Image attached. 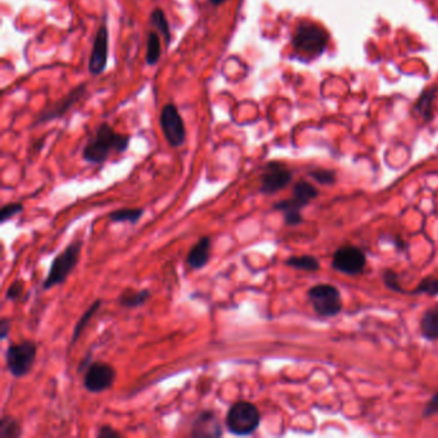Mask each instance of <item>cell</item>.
I'll use <instances>...</instances> for the list:
<instances>
[{
	"instance_id": "ffe728a7",
	"label": "cell",
	"mask_w": 438,
	"mask_h": 438,
	"mask_svg": "<svg viewBox=\"0 0 438 438\" xmlns=\"http://www.w3.org/2000/svg\"><path fill=\"white\" fill-rule=\"evenodd\" d=\"M285 265L289 268L297 269L302 271H308V273H315L320 269V262L317 261V257L310 256V255H303V256H292L288 260L285 261Z\"/></svg>"
},
{
	"instance_id": "8fae6325",
	"label": "cell",
	"mask_w": 438,
	"mask_h": 438,
	"mask_svg": "<svg viewBox=\"0 0 438 438\" xmlns=\"http://www.w3.org/2000/svg\"><path fill=\"white\" fill-rule=\"evenodd\" d=\"M107 62H108V29L105 18L93 40V48L89 58V73L94 76L105 73Z\"/></svg>"
},
{
	"instance_id": "52a82bcc",
	"label": "cell",
	"mask_w": 438,
	"mask_h": 438,
	"mask_svg": "<svg viewBox=\"0 0 438 438\" xmlns=\"http://www.w3.org/2000/svg\"><path fill=\"white\" fill-rule=\"evenodd\" d=\"M332 266L345 275H360L365 270V253L355 246H342L333 255Z\"/></svg>"
},
{
	"instance_id": "7a4b0ae2",
	"label": "cell",
	"mask_w": 438,
	"mask_h": 438,
	"mask_svg": "<svg viewBox=\"0 0 438 438\" xmlns=\"http://www.w3.org/2000/svg\"><path fill=\"white\" fill-rule=\"evenodd\" d=\"M328 40V33L320 26L312 22H301L293 35L292 44L297 54L311 59L323 54Z\"/></svg>"
},
{
	"instance_id": "f546056e",
	"label": "cell",
	"mask_w": 438,
	"mask_h": 438,
	"mask_svg": "<svg viewBox=\"0 0 438 438\" xmlns=\"http://www.w3.org/2000/svg\"><path fill=\"white\" fill-rule=\"evenodd\" d=\"M24 283L22 280H15L12 285H9L7 292H6V299L12 302H17L21 300V297L24 296Z\"/></svg>"
},
{
	"instance_id": "3957f363",
	"label": "cell",
	"mask_w": 438,
	"mask_h": 438,
	"mask_svg": "<svg viewBox=\"0 0 438 438\" xmlns=\"http://www.w3.org/2000/svg\"><path fill=\"white\" fill-rule=\"evenodd\" d=\"M261 415L256 405L238 401L230 406L225 418L227 430L236 436H250L260 427Z\"/></svg>"
},
{
	"instance_id": "cb8c5ba5",
	"label": "cell",
	"mask_w": 438,
	"mask_h": 438,
	"mask_svg": "<svg viewBox=\"0 0 438 438\" xmlns=\"http://www.w3.org/2000/svg\"><path fill=\"white\" fill-rule=\"evenodd\" d=\"M160 58H161V40L158 33L156 30H152L146 38V62L149 66H153L160 61Z\"/></svg>"
},
{
	"instance_id": "e575fe53",
	"label": "cell",
	"mask_w": 438,
	"mask_h": 438,
	"mask_svg": "<svg viewBox=\"0 0 438 438\" xmlns=\"http://www.w3.org/2000/svg\"><path fill=\"white\" fill-rule=\"evenodd\" d=\"M227 0H210V3H211L212 6H221V4H224Z\"/></svg>"
},
{
	"instance_id": "7402d4cb",
	"label": "cell",
	"mask_w": 438,
	"mask_h": 438,
	"mask_svg": "<svg viewBox=\"0 0 438 438\" xmlns=\"http://www.w3.org/2000/svg\"><path fill=\"white\" fill-rule=\"evenodd\" d=\"M151 24L153 26L154 30H156L157 33H160L163 35L166 45L169 47L171 43L170 26H169L167 18H166V15H165V12H163V9H153V12L151 13Z\"/></svg>"
},
{
	"instance_id": "277c9868",
	"label": "cell",
	"mask_w": 438,
	"mask_h": 438,
	"mask_svg": "<svg viewBox=\"0 0 438 438\" xmlns=\"http://www.w3.org/2000/svg\"><path fill=\"white\" fill-rule=\"evenodd\" d=\"M82 248V241H77L68 244L63 251L54 257L49 269L48 276L43 283V288L45 291L65 283L66 279L73 273V269L76 268L77 262L80 260Z\"/></svg>"
},
{
	"instance_id": "5bb4252c",
	"label": "cell",
	"mask_w": 438,
	"mask_h": 438,
	"mask_svg": "<svg viewBox=\"0 0 438 438\" xmlns=\"http://www.w3.org/2000/svg\"><path fill=\"white\" fill-rule=\"evenodd\" d=\"M210 257H211V239L210 236H202L188 253L187 264L189 268L201 270L209 264Z\"/></svg>"
},
{
	"instance_id": "6da1fadb",
	"label": "cell",
	"mask_w": 438,
	"mask_h": 438,
	"mask_svg": "<svg viewBox=\"0 0 438 438\" xmlns=\"http://www.w3.org/2000/svg\"><path fill=\"white\" fill-rule=\"evenodd\" d=\"M130 144V137L114 130L108 123H102L96 135L90 139L82 149V158L86 163L100 165L106 163L112 152L123 153Z\"/></svg>"
},
{
	"instance_id": "8992f818",
	"label": "cell",
	"mask_w": 438,
	"mask_h": 438,
	"mask_svg": "<svg viewBox=\"0 0 438 438\" xmlns=\"http://www.w3.org/2000/svg\"><path fill=\"white\" fill-rule=\"evenodd\" d=\"M308 297L319 317H335L341 312L343 308L341 293L334 285H314L308 289Z\"/></svg>"
},
{
	"instance_id": "e0dca14e",
	"label": "cell",
	"mask_w": 438,
	"mask_h": 438,
	"mask_svg": "<svg viewBox=\"0 0 438 438\" xmlns=\"http://www.w3.org/2000/svg\"><path fill=\"white\" fill-rule=\"evenodd\" d=\"M151 292L148 289L142 291H125L119 297V305L123 308H137L144 306L151 300Z\"/></svg>"
},
{
	"instance_id": "30bf717a",
	"label": "cell",
	"mask_w": 438,
	"mask_h": 438,
	"mask_svg": "<svg viewBox=\"0 0 438 438\" xmlns=\"http://www.w3.org/2000/svg\"><path fill=\"white\" fill-rule=\"evenodd\" d=\"M292 171L285 163H269L261 176L260 192L262 195H275L292 181Z\"/></svg>"
},
{
	"instance_id": "f1b7e54d",
	"label": "cell",
	"mask_w": 438,
	"mask_h": 438,
	"mask_svg": "<svg viewBox=\"0 0 438 438\" xmlns=\"http://www.w3.org/2000/svg\"><path fill=\"white\" fill-rule=\"evenodd\" d=\"M311 178L315 179L317 183L324 184V186H332L335 183V172L333 170H325V169H317V170L310 172Z\"/></svg>"
},
{
	"instance_id": "4dcf8cb0",
	"label": "cell",
	"mask_w": 438,
	"mask_h": 438,
	"mask_svg": "<svg viewBox=\"0 0 438 438\" xmlns=\"http://www.w3.org/2000/svg\"><path fill=\"white\" fill-rule=\"evenodd\" d=\"M436 414H438V392L432 396L430 402L424 407L422 415L423 418H430Z\"/></svg>"
},
{
	"instance_id": "ba28073f",
	"label": "cell",
	"mask_w": 438,
	"mask_h": 438,
	"mask_svg": "<svg viewBox=\"0 0 438 438\" xmlns=\"http://www.w3.org/2000/svg\"><path fill=\"white\" fill-rule=\"evenodd\" d=\"M160 125L165 139L171 146H181L186 143V125L175 105L169 103L163 107L160 116Z\"/></svg>"
},
{
	"instance_id": "484cf974",
	"label": "cell",
	"mask_w": 438,
	"mask_h": 438,
	"mask_svg": "<svg viewBox=\"0 0 438 438\" xmlns=\"http://www.w3.org/2000/svg\"><path fill=\"white\" fill-rule=\"evenodd\" d=\"M410 294H428V296H438V278L427 276L421 280V283L414 291L409 292Z\"/></svg>"
},
{
	"instance_id": "d4e9b609",
	"label": "cell",
	"mask_w": 438,
	"mask_h": 438,
	"mask_svg": "<svg viewBox=\"0 0 438 438\" xmlns=\"http://www.w3.org/2000/svg\"><path fill=\"white\" fill-rule=\"evenodd\" d=\"M21 425L15 418L4 415L0 419V438H18L21 437Z\"/></svg>"
},
{
	"instance_id": "4fadbf2b",
	"label": "cell",
	"mask_w": 438,
	"mask_h": 438,
	"mask_svg": "<svg viewBox=\"0 0 438 438\" xmlns=\"http://www.w3.org/2000/svg\"><path fill=\"white\" fill-rule=\"evenodd\" d=\"M224 435L218 415L212 410H204L192 423L190 436L195 438H219Z\"/></svg>"
},
{
	"instance_id": "44dd1931",
	"label": "cell",
	"mask_w": 438,
	"mask_h": 438,
	"mask_svg": "<svg viewBox=\"0 0 438 438\" xmlns=\"http://www.w3.org/2000/svg\"><path fill=\"white\" fill-rule=\"evenodd\" d=\"M102 303H103L102 300H97L96 302H93L91 306L82 314V317L79 319V322L76 323L75 328H73V337H71V346L75 345V343L77 342V340L80 338V335H82V332H84V329L86 328V325H88L90 320L93 319V317L97 314V311L100 308V306H102Z\"/></svg>"
},
{
	"instance_id": "d6a6232c",
	"label": "cell",
	"mask_w": 438,
	"mask_h": 438,
	"mask_svg": "<svg viewBox=\"0 0 438 438\" xmlns=\"http://www.w3.org/2000/svg\"><path fill=\"white\" fill-rule=\"evenodd\" d=\"M9 331H10V322L7 317H3L0 320V338H1V341H6L8 338Z\"/></svg>"
},
{
	"instance_id": "1f68e13d",
	"label": "cell",
	"mask_w": 438,
	"mask_h": 438,
	"mask_svg": "<svg viewBox=\"0 0 438 438\" xmlns=\"http://www.w3.org/2000/svg\"><path fill=\"white\" fill-rule=\"evenodd\" d=\"M97 437L99 438H117L121 437V433L110 427V425H103L98 430Z\"/></svg>"
},
{
	"instance_id": "2e32d148",
	"label": "cell",
	"mask_w": 438,
	"mask_h": 438,
	"mask_svg": "<svg viewBox=\"0 0 438 438\" xmlns=\"http://www.w3.org/2000/svg\"><path fill=\"white\" fill-rule=\"evenodd\" d=\"M421 331L427 341H438V303L424 311Z\"/></svg>"
},
{
	"instance_id": "9a60e30c",
	"label": "cell",
	"mask_w": 438,
	"mask_h": 438,
	"mask_svg": "<svg viewBox=\"0 0 438 438\" xmlns=\"http://www.w3.org/2000/svg\"><path fill=\"white\" fill-rule=\"evenodd\" d=\"M303 206L296 199H285L274 204V210L280 211L285 216V222L288 227H297L303 222V218L301 215V210Z\"/></svg>"
},
{
	"instance_id": "9c48e42d",
	"label": "cell",
	"mask_w": 438,
	"mask_h": 438,
	"mask_svg": "<svg viewBox=\"0 0 438 438\" xmlns=\"http://www.w3.org/2000/svg\"><path fill=\"white\" fill-rule=\"evenodd\" d=\"M116 379V370L114 366L94 361L91 363L84 375V387L91 393H100L110 390Z\"/></svg>"
},
{
	"instance_id": "836d02e7",
	"label": "cell",
	"mask_w": 438,
	"mask_h": 438,
	"mask_svg": "<svg viewBox=\"0 0 438 438\" xmlns=\"http://www.w3.org/2000/svg\"><path fill=\"white\" fill-rule=\"evenodd\" d=\"M90 364H91V356H90V354H88V355L84 357L82 361H80V364H79V369H77V370L82 373V372L88 369V366H89Z\"/></svg>"
},
{
	"instance_id": "ac0fdd59",
	"label": "cell",
	"mask_w": 438,
	"mask_h": 438,
	"mask_svg": "<svg viewBox=\"0 0 438 438\" xmlns=\"http://www.w3.org/2000/svg\"><path fill=\"white\" fill-rule=\"evenodd\" d=\"M436 98V88L432 86L425 90L415 103V112L423 117L425 121H430L433 117V102Z\"/></svg>"
},
{
	"instance_id": "603a6c76",
	"label": "cell",
	"mask_w": 438,
	"mask_h": 438,
	"mask_svg": "<svg viewBox=\"0 0 438 438\" xmlns=\"http://www.w3.org/2000/svg\"><path fill=\"white\" fill-rule=\"evenodd\" d=\"M144 215V209L135 207V209H120L114 210L108 215L110 220L112 222H130L137 224L142 216Z\"/></svg>"
},
{
	"instance_id": "d6986e66",
	"label": "cell",
	"mask_w": 438,
	"mask_h": 438,
	"mask_svg": "<svg viewBox=\"0 0 438 438\" xmlns=\"http://www.w3.org/2000/svg\"><path fill=\"white\" fill-rule=\"evenodd\" d=\"M317 195H319V190L317 188L305 180L296 183L293 187V199L301 203L303 207H306L308 203L317 198Z\"/></svg>"
},
{
	"instance_id": "83f0119b",
	"label": "cell",
	"mask_w": 438,
	"mask_h": 438,
	"mask_svg": "<svg viewBox=\"0 0 438 438\" xmlns=\"http://www.w3.org/2000/svg\"><path fill=\"white\" fill-rule=\"evenodd\" d=\"M24 211V204L22 203H8L4 204L0 210V222L6 224L8 220L17 216L18 213Z\"/></svg>"
},
{
	"instance_id": "5b68a950",
	"label": "cell",
	"mask_w": 438,
	"mask_h": 438,
	"mask_svg": "<svg viewBox=\"0 0 438 438\" xmlns=\"http://www.w3.org/2000/svg\"><path fill=\"white\" fill-rule=\"evenodd\" d=\"M38 347L33 341L10 343L6 351V364L15 378H22L31 372Z\"/></svg>"
},
{
	"instance_id": "4316f807",
	"label": "cell",
	"mask_w": 438,
	"mask_h": 438,
	"mask_svg": "<svg viewBox=\"0 0 438 438\" xmlns=\"http://www.w3.org/2000/svg\"><path fill=\"white\" fill-rule=\"evenodd\" d=\"M383 282H384V285H386L388 289H391V291H393V292L407 293L405 289L401 287V283H400V280H398V273L393 271V270H391V269H387V270L383 271Z\"/></svg>"
},
{
	"instance_id": "7c38bea8",
	"label": "cell",
	"mask_w": 438,
	"mask_h": 438,
	"mask_svg": "<svg viewBox=\"0 0 438 438\" xmlns=\"http://www.w3.org/2000/svg\"><path fill=\"white\" fill-rule=\"evenodd\" d=\"M85 94H86V85H85V84L77 85V86L73 88L65 98L59 99L58 102L50 105V106L45 107V108L41 111L40 114H39V116H38V119H36V121H35V125L41 123V122H48L50 121V120H56V119L62 117V116H63L70 108H73Z\"/></svg>"
}]
</instances>
